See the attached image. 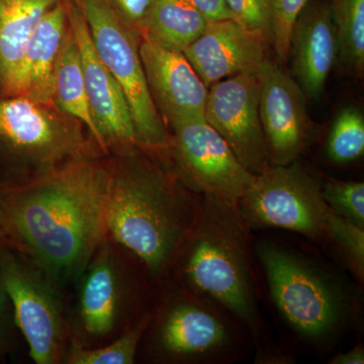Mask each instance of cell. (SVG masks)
<instances>
[{
  "label": "cell",
  "instance_id": "obj_23",
  "mask_svg": "<svg viewBox=\"0 0 364 364\" xmlns=\"http://www.w3.org/2000/svg\"><path fill=\"white\" fill-rule=\"evenodd\" d=\"M326 153L336 164H346L363 156L364 117L360 109L349 105L337 114L327 138Z\"/></svg>",
  "mask_w": 364,
  "mask_h": 364
},
{
  "label": "cell",
  "instance_id": "obj_18",
  "mask_svg": "<svg viewBox=\"0 0 364 364\" xmlns=\"http://www.w3.org/2000/svg\"><path fill=\"white\" fill-rule=\"evenodd\" d=\"M105 239L107 237L79 277L78 306L81 324L88 335L97 338L112 332L119 321L123 304L121 275Z\"/></svg>",
  "mask_w": 364,
  "mask_h": 364
},
{
  "label": "cell",
  "instance_id": "obj_15",
  "mask_svg": "<svg viewBox=\"0 0 364 364\" xmlns=\"http://www.w3.org/2000/svg\"><path fill=\"white\" fill-rule=\"evenodd\" d=\"M338 52L329 0H309L291 28L289 56L291 76L308 100L322 97Z\"/></svg>",
  "mask_w": 364,
  "mask_h": 364
},
{
  "label": "cell",
  "instance_id": "obj_10",
  "mask_svg": "<svg viewBox=\"0 0 364 364\" xmlns=\"http://www.w3.org/2000/svg\"><path fill=\"white\" fill-rule=\"evenodd\" d=\"M205 119L254 176L270 166L260 119L257 75L239 74L210 85Z\"/></svg>",
  "mask_w": 364,
  "mask_h": 364
},
{
  "label": "cell",
  "instance_id": "obj_34",
  "mask_svg": "<svg viewBox=\"0 0 364 364\" xmlns=\"http://www.w3.org/2000/svg\"><path fill=\"white\" fill-rule=\"evenodd\" d=\"M2 188H4V183H0V191H1Z\"/></svg>",
  "mask_w": 364,
  "mask_h": 364
},
{
  "label": "cell",
  "instance_id": "obj_6",
  "mask_svg": "<svg viewBox=\"0 0 364 364\" xmlns=\"http://www.w3.org/2000/svg\"><path fill=\"white\" fill-rule=\"evenodd\" d=\"M258 258L270 296L294 332L312 341L336 334L346 316V299L336 282L303 256L261 243Z\"/></svg>",
  "mask_w": 364,
  "mask_h": 364
},
{
  "label": "cell",
  "instance_id": "obj_14",
  "mask_svg": "<svg viewBox=\"0 0 364 364\" xmlns=\"http://www.w3.org/2000/svg\"><path fill=\"white\" fill-rule=\"evenodd\" d=\"M140 57L151 97L166 124L205 119L208 88L183 53L142 38Z\"/></svg>",
  "mask_w": 364,
  "mask_h": 364
},
{
  "label": "cell",
  "instance_id": "obj_21",
  "mask_svg": "<svg viewBox=\"0 0 364 364\" xmlns=\"http://www.w3.org/2000/svg\"><path fill=\"white\" fill-rule=\"evenodd\" d=\"M208 23L186 0H153L140 35L164 49L183 53L205 32Z\"/></svg>",
  "mask_w": 364,
  "mask_h": 364
},
{
  "label": "cell",
  "instance_id": "obj_4",
  "mask_svg": "<svg viewBox=\"0 0 364 364\" xmlns=\"http://www.w3.org/2000/svg\"><path fill=\"white\" fill-rule=\"evenodd\" d=\"M95 51L123 91L136 144L151 154L170 156L171 136L151 97L140 57V33L124 23L109 0L79 1Z\"/></svg>",
  "mask_w": 364,
  "mask_h": 364
},
{
  "label": "cell",
  "instance_id": "obj_16",
  "mask_svg": "<svg viewBox=\"0 0 364 364\" xmlns=\"http://www.w3.org/2000/svg\"><path fill=\"white\" fill-rule=\"evenodd\" d=\"M264 46L235 20L208 21L205 32L183 55L208 88L239 74L257 75L267 59Z\"/></svg>",
  "mask_w": 364,
  "mask_h": 364
},
{
  "label": "cell",
  "instance_id": "obj_24",
  "mask_svg": "<svg viewBox=\"0 0 364 364\" xmlns=\"http://www.w3.org/2000/svg\"><path fill=\"white\" fill-rule=\"evenodd\" d=\"M150 322L149 316L122 335L119 339L100 348L87 349L77 342H72L64 355L68 364H132L135 361L136 350L144 332Z\"/></svg>",
  "mask_w": 364,
  "mask_h": 364
},
{
  "label": "cell",
  "instance_id": "obj_11",
  "mask_svg": "<svg viewBox=\"0 0 364 364\" xmlns=\"http://www.w3.org/2000/svg\"><path fill=\"white\" fill-rule=\"evenodd\" d=\"M257 78L260 119L270 165L291 164L299 160L310 141L306 95L291 74L268 58Z\"/></svg>",
  "mask_w": 364,
  "mask_h": 364
},
{
  "label": "cell",
  "instance_id": "obj_33",
  "mask_svg": "<svg viewBox=\"0 0 364 364\" xmlns=\"http://www.w3.org/2000/svg\"><path fill=\"white\" fill-rule=\"evenodd\" d=\"M7 247L6 242L4 240V235L0 231V252L4 250V248Z\"/></svg>",
  "mask_w": 364,
  "mask_h": 364
},
{
  "label": "cell",
  "instance_id": "obj_22",
  "mask_svg": "<svg viewBox=\"0 0 364 364\" xmlns=\"http://www.w3.org/2000/svg\"><path fill=\"white\" fill-rule=\"evenodd\" d=\"M338 39V61L356 77L364 72V0H329Z\"/></svg>",
  "mask_w": 364,
  "mask_h": 364
},
{
  "label": "cell",
  "instance_id": "obj_27",
  "mask_svg": "<svg viewBox=\"0 0 364 364\" xmlns=\"http://www.w3.org/2000/svg\"><path fill=\"white\" fill-rule=\"evenodd\" d=\"M233 14L234 20L265 45L273 41L272 11L269 0H224Z\"/></svg>",
  "mask_w": 364,
  "mask_h": 364
},
{
  "label": "cell",
  "instance_id": "obj_5",
  "mask_svg": "<svg viewBox=\"0 0 364 364\" xmlns=\"http://www.w3.org/2000/svg\"><path fill=\"white\" fill-rule=\"evenodd\" d=\"M0 146L26 178L105 155L78 119L23 95L0 100Z\"/></svg>",
  "mask_w": 364,
  "mask_h": 364
},
{
  "label": "cell",
  "instance_id": "obj_26",
  "mask_svg": "<svg viewBox=\"0 0 364 364\" xmlns=\"http://www.w3.org/2000/svg\"><path fill=\"white\" fill-rule=\"evenodd\" d=\"M328 207L335 214L364 228V183L329 179L322 184Z\"/></svg>",
  "mask_w": 364,
  "mask_h": 364
},
{
  "label": "cell",
  "instance_id": "obj_2",
  "mask_svg": "<svg viewBox=\"0 0 364 364\" xmlns=\"http://www.w3.org/2000/svg\"><path fill=\"white\" fill-rule=\"evenodd\" d=\"M140 146L117 151L107 202V232L154 277L171 269L195 225L202 195Z\"/></svg>",
  "mask_w": 364,
  "mask_h": 364
},
{
  "label": "cell",
  "instance_id": "obj_13",
  "mask_svg": "<svg viewBox=\"0 0 364 364\" xmlns=\"http://www.w3.org/2000/svg\"><path fill=\"white\" fill-rule=\"evenodd\" d=\"M178 299L161 314L157 348L174 360H210L229 348L233 337L222 316L200 296Z\"/></svg>",
  "mask_w": 364,
  "mask_h": 364
},
{
  "label": "cell",
  "instance_id": "obj_29",
  "mask_svg": "<svg viewBox=\"0 0 364 364\" xmlns=\"http://www.w3.org/2000/svg\"><path fill=\"white\" fill-rule=\"evenodd\" d=\"M109 2L124 23L140 33L153 0H109Z\"/></svg>",
  "mask_w": 364,
  "mask_h": 364
},
{
  "label": "cell",
  "instance_id": "obj_1",
  "mask_svg": "<svg viewBox=\"0 0 364 364\" xmlns=\"http://www.w3.org/2000/svg\"><path fill=\"white\" fill-rule=\"evenodd\" d=\"M111 155L83 158L0 191L7 247L60 287L81 277L107 236Z\"/></svg>",
  "mask_w": 364,
  "mask_h": 364
},
{
  "label": "cell",
  "instance_id": "obj_9",
  "mask_svg": "<svg viewBox=\"0 0 364 364\" xmlns=\"http://www.w3.org/2000/svg\"><path fill=\"white\" fill-rule=\"evenodd\" d=\"M171 151L177 176L200 195L238 203L255 176L246 169L226 141L205 119L170 126Z\"/></svg>",
  "mask_w": 364,
  "mask_h": 364
},
{
  "label": "cell",
  "instance_id": "obj_30",
  "mask_svg": "<svg viewBox=\"0 0 364 364\" xmlns=\"http://www.w3.org/2000/svg\"><path fill=\"white\" fill-rule=\"evenodd\" d=\"M14 326L16 325L13 306L4 284L0 282V356L7 353L11 348Z\"/></svg>",
  "mask_w": 364,
  "mask_h": 364
},
{
  "label": "cell",
  "instance_id": "obj_20",
  "mask_svg": "<svg viewBox=\"0 0 364 364\" xmlns=\"http://www.w3.org/2000/svg\"><path fill=\"white\" fill-rule=\"evenodd\" d=\"M52 102L60 112L78 119L104 154L107 156L111 155L91 114L80 54L69 26L55 66Z\"/></svg>",
  "mask_w": 364,
  "mask_h": 364
},
{
  "label": "cell",
  "instance_id": "obj_25",
  "mask_svg": "<svg viewBox=\"0 0 364 364\" xmlns=\"http://www.w3.org/2000/svg\"><path fill=\"white\" fill-rule=\"evenodd\" d=\"M327 236L335 242L354 275L363 282L364 228L340 217L331 210L328 218Z\"/></svg>",
  "mask_w": 364,
  "mask_h": 364
},
{
  "label": "cell",
  "instance_id": "obj_3",
  "mask_svg": "<svg viewBox=\"0 0 364 364\" xmlns=\"http://www.w3.org/2000/svg\"><path fill=\"white\" fill-rule=\"evenodd\" d=\"M250 230L237 203L202 195L198 218L174 264L189 293L219 304L255 338L261 332V318Z\"/></svg>",
  "mask_w": 364,
  "mask_h": 364
},
{
  "label": "cell",
  "instance_id": "obj_32",
  "mask_svg": "<svg viewBox=\"0 0 364 364\" xmlns=\"http://www.w3.org/2000/svg\"><path fill=\"white\" fill-rule=\"evenodd\" d=\"M331 364H363L364 350L363 345H358L351 350L345 353L338 354L333 358L330 363Z\"/></svg>",
  "mask_w": 364,
  "mask_h": 364
},
{
  "label": "cell",
  "instance_id": "obj_12",
  "mask_svg": "<svg viewBox=\"0 0 364 364\" xmlns=\"http://www.w3.org/2000/svg\"><path fill=\"white\" fill-rule=\"evenodd\" d=\"M69 30L77 44L91 114L109 154L138 146L130 109L116 79L95 51L79 2L66 6Z\"/></svg>",
  "mask_w": 364,
  "mask_h": 364
},
{
  "label": "cell",
  "instance_id": "obj_8",
  "mask_svg": "<svg viewBox=\"0 0 364 364\" xmlns=\"http://www.w3.org/2000/svg\"><path fill=\"white\" fill-rule=\"evenodd\" d=\"M0 282L13 306L14 322L37 364H55L66 352V327L60 286L25 256L0 252Z\"/></svg>",
  "mask_w": 364,
  "mask_h": 364
},
{
  "label": "cell",
  "instance_id": "obj_17",
  "mask_svg": "<svg viewBox=\"0 0 364 364\" xmlns=\"http://www.w3.org/2000/svg\"><path fill=\"white\" fill-rule=\"evenodd\" d=\"M67 31L66 6L58 1L36 28L9 97L23 95L39 104L53 105L55 66Z\"/></svg>",
  "mask_w": 364,
  "mask_h": 364
},
{
  "label": "cell",
  "instance_id": "obj_7",
  "mask_svg": "<svg viewBox=\"0 0 364 364\" xmlns=\"http://www.w3.org/2000/svg\"><path fill=\"white\" fill-rule=\"evenodd\" d=\"M237 205L251 229L279 228L311 239L328 238L331 210L323 198L322 184L298 160L270 165L255 176Z\"/></svg>",
  "mask_w": 364,
  "mask_h": 364
},
{
  "label": "cell",
  "instance_id": "obj_31",
  "mask_svg": "<svg viewBox=\"0 0 364 364\" xmlns=\"http://www.w3.org/2000/svg\"><path fill=\"white\" fill-rule=\"evenodd\" d=\"M205 16L208 21L234 20L224 0H186Z\"/></svg>",
  "mask_w": 364,
  "mask_h": 364
},
{
  "label": "cell",
  "instance_id": "obj_28",
  "mask_svg": "<svg viewBox=\"0 0 364 364\" xmlns=\"http://www.w3.org/2000/svg\"><path fill=\"white\" fill-rule=\"evenodd\" d=\"M309 0H269L272 11V46L280 61L289 56V38L294 21Z\"/></svg>",
  "mask_w": 364,
  "mask_h": 364
},
{
  "label": "cell",
  "instance_id": "obj_19",
  "mask_svg": "<svg viewBox=\"0 0 364 364\" xmlns=\"http://www.w3.org/2000/svg\"><path fill=\"white\" fill-rule=\"evenodd\" d=\"M59 0H0V86L9 97L18 67L43 16Z\"/></svg>",
  "mask_w": 364,
  "mask_h": 364
}]
</instances>
